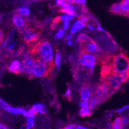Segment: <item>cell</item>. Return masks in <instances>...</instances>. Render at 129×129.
I'll list each match as a JSON object with an SVG mask.
<instances>
[{"mask_svg":"<svg viewBox=\"0 0 129 129\" xmlns=\"http://www.w3.org/2000/svg\"><path fill=\"white\" fill-rule=\"evenodd\" d=\"M28 52L34 58H40L47 62H53L52 47L47 40H40L30 45Z\"/></svg>","mask_w":129,"mask_h":129,"instance_id":"1","label":"cell"},{"mask_svg":"<svg viewBox=\"0 0 129 129\" xmlns=\"http://www.w3.org/2000/svg\"><path fill=\"white\" fill-rule=\"evenodd\" d=\"M113 73L129 77V58L122 52L114 55L112 58Z\"/></svg>","mask_w":129,"mask_h":129,"instance_id":"2","label":"cell"},{"mask_svg":"<svg viewBox=\"0 0 129 129\" xmlns=\"http://www.w3.org/2000/svg\"><path fill=\"white\" fill-rule=\"evenodd\" d=\"M35 65L33 71V76L45 77L50 75L54 68V62H47L40 58H35Z\"/></svg>","mask_w":129,"mask_h":129,"instance_id":"3","label":"cell"},{"mask_svg":"<svg viewBox=\"0 0 129 129\" xmlns=\"http://www.w3.org/2000/svg\"><path fill=\"white\" fill-rule=\"evenodd\" d=\"M128 79L129 77H127V76L119 75V74L113 73L107 78L101 80H105L106 84H108L110 89V95L112 96Z\"/></svg>","mask_w":129,"mask_h":129,"instance_id":"4","label":"cell"},{"mask_svg":"<svg viewBox=\"0 0 129 129\" xmlns=\"http://www.w3.org/2000/svg\"><path fill=\"white\" fill-rule=\"evenodd\" d=\"M97 60H98V56L95 54L90 53L83 51V50H80L77 66L94 70Z\"/></svg>","mask_w":129,"mask_h":129,"instance_id":"5","label":"cell"},{"mask_svg":"<svg viewBox=\"0 0 129 129\" xmlns=\"http://www.w3.org/2000/svg\"><path fill=\"white\" fill-rule=\"evenodd\" d=\"M97 39L99 43V45L101 47V50L105 51L106 53L108 52H116L118 50L119 47L118 44L106 32L103 36L101 35L97 37Z\"/></svg>","mask_w":129,"mask_h":129,"instance_id":"6","label":"cell"},{"mask_svg":"<svg viewBox=\"0 0 129 129\" xmlns=\"http://www.w3.org/2000/svg\"><path fill=\"white\" fill-rule=\"evenodd\" d=\"M92 94L95 95L100 101L101 104L111 96L110 95L109 87L103 80H101L100 83L94 87Z\"/></svg>","mask_w":129,"mask_h":129,"instance_id":"7","label":"cell"},{"mask_svg":"<svg viewBox=\"0 0 129 129\" xmlns=\"http://www.w3.org/2000/svg\"><path fill=\"white\" fill-rule=\"evenodd\" d=\"M93 70L79 66H76L73 70V77L74 80L82 84H85L90 79Z\"/></svg>","mask_w":129,"mask_h":129,"instance_id":"8","label":"cell"},{"mask_svg":"<svg viewBox=\"0 0 129 129\" xmlns=\"http://www.w3.org/2000/svg\"><path fill=\"white\" fill-rule=\"evenodd\" d=\"M40 30L39 28H29L24 31L23 41L25 44L32 45L37 43L40 35Z\"/></svg>","mask_w":129,"mask_h":129,"instance_id":"9","label":"cell"},{"mask_svg":"<svg viewBox=\"0 0 129 129\" xmlns=\"http://www.w3.org/2000/svg\"><path fill=\"white\" fill-rule=\"evenodd\" d=\"M22 64L25 68L27 75H28V77L32 78V77H34L33 71L35 65V58L28 52L25 55V58L22 61Z\"/></svg>","mask_w":129,"mask_h":129,"instance_id":"10","label":"cell"},{"mask_svg":"<svg viewBox=\"0 0 129 129\" xmlns=\"http://www.w3.org/2000/svg\"><path fill=\"white\" fill-rule=\"evenodd\" d=\"M80 50L93 54L98 53V55L101 53V49L99 48L98 44L92 39L86 43L80 44Z\"/></svg>","mask_w":129,"mask_h":129,"instance_id":"11","label":"cell"},{"mask_svg":"<svg viewBox=\"0 0 129 129\" xmlns=\"http://www.w3.org/2000/svg\"><path fill=\"white\" fill-rule=\"evenodd\" d=\"M12 21L15 26L21 31L24 32L25 30L28 28V23L27 21V20L24 19L19 13H16L13 16Z\"/></svg>","mask_w":129,"mask_h":129,"instance_id":"12","label":"cell"},{"mask_svg":"<svg viewBox=\"0 0 129 129\" xmlns=\"http://www.w3.org/2000/svg\"><path fill=\"white\" fill-rule=\"evenodd\" d=\"M93 91L94 88H92L91 85L86 83L83 84L80 91L81 100L84 102H88L93 94Z\"/></svg>","mask_w":129,"mask_h":129,"instance_id":"13","label":"cell"},{"mask_svg":"<svg viewBox=\"0 0 129 129\" xmlns=\"http://www.w3.org/2000/svg\"><path fill=\"white\" fill-rule=\"evenodd\" d=\"M80 116L81 117H87L90 116L92 114V111L90 110L89 104L88 102H81L80 104Z\"/></svg>","mask_w":129,"mask_h":129,"instance_id":"14","label":"cell"},{"mask_svg":"<svg viewBox=\"0 0 129 129\" xmlns=\"http://www.w3.org/2000/svg\"><path fill=\"white\" fill-rule=\"evenodd\" d=\"M60 12L61 13H65L67 14L71 15V16H76V10L74 7L70 3H65V4L61 7Z\"/></svg>","mask_w":129,"mask_h":129,"instance_id":"15","label":"cell"},{"mask_svg":"<svg viewBox=\"0 0 129 129\" xmlns=\"http://www.w3.org/2000/svg\"><path fill=\"white\" fill-rule=\"evenodd\" d=\"M20 66H21V63L20 61L18 60H14L10 63L8 68V70L10 72L13 73L18 74Z\"/></svg>","mask_w":129,"mask_h":129,"instance_id":"16","label":"cell"},{"mask_svg":"<svg viewBox=\"0 0 129 129\" xmlns=\"http://www.w3.org/2000/svg\"><path fill=\"white\" fill-rule=\"evenodd\" d=\"M120 4L121 15L129 17V0H122Z\"/></svg>","mask_w":129,"mask_h":129,"instance_id":"17","label":"cell"},{"mask_svg":"<svg viewBox=\"0 0 129 129\" xmlns=\"http://www.w3.org/2000/svg\"><path fill=\"white\" fill-rule=\"evenodd\" d=\"M86 26V24L84 23L83 22H82L81 20H78L74 24V25L72 26V28H71L70 32L71 34H76V32H78L80 30H81V28H83V27H85Z\"/></svg>","mask_w":129,"mask_h":129,"instance_id":"18","label":"cell"},{"mask_svg":"<svg viewBox=\"0 0 129 129\" xmlns=\"http://www.w3.org/2000/svg\"><path fill=\"white\" fill-rule=\"evenodd\" d=\"M88 104H89L90 110L92 111L98 105L101 104V102H100V101L99 100V99L95 95L92 94L90 99V102Z\"/></svg>","mask_w":129,"mask_h":129,"instance_id":"19","label":"cell"},{"mask_svg":"<svg viewBox=\"0 0 129 129\" xmlns=\"http://www.w3.org/2000/svg\"><path fill=\"white\" fill-rule=\"evenodd\" d=\"M32 107L34 108L35 111H37L38 113H40L41 114H45L47 113V109L46 107L43 104H35L32 106Z\"/></svg>","mask_w":129,"mask_h":129,"instance_id":"20","label":"cell"},{"mask_svg":"<svg viewBox=\"0 0 129 129\" xmlns=\"http://www.w3.org/2000/svg\"><path fill=\"white\" fill-rule=\"evenodd\" d=\"M111 128L114 129L122 128V116H119L116 118L115 120L111 124Z\"/></svg>","mask_w":129,"mask_h":129,"instance_id":"21","label":"cell"},{"mask_svg":"<svg viewBox=\"0 0 129 129\" xmlns=\"http://www.w3.org/2000/svg\"><path fill=\"white\" fill-rule=\"evenodd\" d=\"M109 11L111 13H113V14L121 15L120 3H116L112 5L110 7V8Z\"/></svg>","mask_w":129,"mask_h":129,"instance_id":"22","label":"cell"},{"mask_svg":"<svg viewBox=\"0 0 129 129\" xmlns=\"http://www.w3.org/2000/svg\"><path fill=\"white\" fill-rule=\"evenodd\" d=\"M91 38L88 36V35L85 34H80L79 36L77 37V41L80 44L86 43L90 40Z\"/></svg>","mask_w":129,"mask_h":129,"instance_id":"23","label":"cell"},{"mask_svg":"<svg viewBox=\"0 0 129 129\" xmlns=\"http://www.w3.org/2000/svg\"><path fill=\"white\" fill-rule=\"evenodd\" d=\"M23 109H21V108H14L10 107L9 109L7 110V111L11 114H22L23 111Z\"/></svg>","mask_w":129,"mask_h":129,"instance_id":"24","label":"cell"},{"mask_svg":"<svg viewBox=\"0 0 129 129\" xmlns=\"http://www.w3.org/2000/svg\"><path fill=\"white\" fill-rule=\"evenodd\" d=\"M60 62H61V53L58 50H56L55 57V64L57 70H59L60 68Z\"/></svg>","mask_w":129,"mask_h":129,"instance_id":"25","label":"cell"},{"mask_svg":"<svg viewBox=\"0 0 129 129\" xmlns=\"http://www.w3.org/2000/svg\"><path fill=\"white\" fill-rule=\"evenodd\" d=\"M17 13H19L20 14L23 16H27L30 14V10L26 7H21L17 9Z\"/></svg>","mask_w":129,"mask_h":129,"instance_id":"26","label":"cell"},{"mask_svg":"<svg viewBox=\"0 0 129 129\" xmlns=\"http://www.w3.org/2000/svg\"><path fill=\"white\" fill-rule=\"evenodd\" d=\"M27 128H32L34 127V117H28L26 121Z\"/></svg>","mask_w":129,"mask_h":129,"instance_id":"27","label":"cell"},{"mask_svg":"<svg viewBox=\"0 0 129 129\" xmlns=\"http://www.w3.org/2000/svg\"><path fill=\"white\" fill-rule=\"evenodd\" d=\"M129 125V114L122 116V128H125Z\"/></svg>","mask_w":129,"mask_h":129,"instance_id":"28","label":"cell"},{"mask_svg":"<svg viewBox=\"0 0 129 129\" xmlns=\"http://www.w3.org/2000/svg\"><path fill=\"white\" fill-rule=\"evenodd\" d=\"M10 105L9 104H7V103L3 101L2 98H0V108L2 109L5 110V111H7V110L9 109V107H10Z\"/></svg>","mask_w":129,"mask_h":129,"instance_id":"29","label":"cell"},{"mask_svg":"<svg viewBox=\"0 0 129 129\" xmlns=\"http://www.w3.org/2000/svg\"><path fill=\"white\" fill-rule=\"evenodd\" d=\"M60 18H61V21H71V20H72L74 18L75 16H71V15H63V16H60Z\"/></svg>","mask_w":129,"mask_h":129,"instance_id":"30","label":"cell"},{"mask_svg":"<svg viewBox=\"0 0 129 129\" xmlns=\"http://www.w3.org/2000/svg\"><path fill=\"white\" fill-rule=\"evenodd\" d=\"M64 34H65L64 30L60 29V30L57 32V34H56L54 38H55V39H61L63 37Z\"/></svg>","mask_w":129,"mask_h":129,"instance_id":"31","label":"cell"},{"mask_svg":"<svg viewBox=\"0 0 129 129\" xmlns=\"http://www.w3.org/2000/svg\"><path fill=\"white\" fill-rule=\"evenodd\" d=\"M129 109V105H125V106H124L123 107L121 108V109H118L116 110V111H115V112H116V113H118L119 114H121L123 113V112H125V111H126V110Z\"/></svg>","mask_w":129,"mask_h":129,"instance_id":"32","label":"cell"},{"mask_svg":"<svg viewBox=\"0 0 129 129\" xmlns=\"http://www.w3.org/2000/svg\"><path fill=\"white\" fill-rule=\"evenodd\" d=\"M64 96L65 97L66 99L68 101H71V89L70 87H68L67 90V92H65Z\"/></svg>","mask_w":129,"mask_h":129,"instance_id":"33","label":"cell"},{"mask_svg":"<svg viewBox=\"0 0 129 129\" xmlns=\"http://www.w3.org/2000/svg\"><path fill=\"white\" fill-rule=\"evenodd\" d=\"M38 114L37 111L34 109V108L32 107L29 111H28V115H29V117H34L35 116H36Z\"/></svg>","mask_w":129,"mask_h":129,"instance_id":"34","label":"cell"},{"mask_svg":"<svg viewBox=\"0 0 129 129\" xmlns=\"http://www.w3.org/2000/svg\"><path fill=\"white\" fill-rule=\"evenodd\" d=\"M78 125H75V124H68V125H66V126L63 128H66V129H78Z\"/></svg>","mask_w":129,"mask_h":129,"instance_id":"35","label":"cell"},{"mask_svg":"<svg viewBox=\"0 0 129 129\" xmlns=\"http://www.w3.org/2000/svg\"><path fill=\"white\" fill-rule=\"evenodd\" d=\"M65 0H56V5L61 7L65 4Z\"/></svg>","mask_w":129,"mask_h":129,"instance_id":"36","label":"cell"},{"mask_svg":"<svg viewBox=\"0 0 129 129\" xmlns=\"http://www.w3.org/2000/svg\"><path fill=\"white\" fill-rule=\"evenodd\" d=\"M68 27H69V21H64L63 25V30H67L68 28Z\"/></svg>","mask_w":129,"mask_h":129,"instance_id":"37","label":"cell"},{"mask_svg":"<svg viewBox=\"0 0 129 129\" xmlns=\"http://www.w3.org/2000/svg\"><path fill=\"white\" fill-rule=\"evenodd\" d=\"M3 37H4V36H3V31H2V30H0V44H3Z\"/></svg>","mask_w":129,"mask_h":129,"instance_id":"38","label":"cell"},{"mask_svg":"<svg viewBox=\"0 0 129 129\" xmlns=\"http://www.w3.org/2000/svg\"><path fill=\"white\" fill-rule=\"evenodd\" d=\"M86 3V0H76V3L78 5H83L85 4Z\"/></svg>","mask_w":129,"mask_h":129,"instance_id":"39","label":"cell"},{"mask_svg":"<svg viewBox=\"0 0 129 129\" xmlns=\"http://www.w3.org/2000/svg\"><path fill=\"white\" fill-rule=\"evenodd\" d=\"M72 37L73 34H68V36L65 37V39L67 40V41H70V40L72 39Z\"/></svg>","mask_w":129,"mask_h":129,"instance_id":"40","label":"cell"},{"mask_svg":"<svg viewBox=\"0 0 129 129\" xmlns=\"http://www.w3.org/2000/svg\"><path fill=\"white\" fill-rule=\"evenodd\" d=\"M7 128H8L7 126H6L5 125H3V124L0 123V129H7Z\"/></svg>","mask_w":129,"mask_h":129,"instance_id":"41","label":"cell"},{"mask_svg":"<svg viewBox=\"0 0 129 129\" xmlns=\"http://www.w3.org/2000/svg\"><path fill=\"white\" fill-rule=\"evenodd\" d=\"M66 1L70 3H76V0H66Z\"/></svg>","mask_w":129,"mask_h":129,"instance_id":"42","label":"cell"},{"mask_svg":"<svg viewBox=\"0 0 129 129\" xmlns=\"http://www.w3.org/2000/svg\"><path fill=\"white\" fill-rule=\"evenodd\" d=\"M72 42H71L70 41H68V45L71 46V45H72Z\"/></svg>","mask_w":129,"mask_h":129,"instance_id":"43","label":"cell"},{"mask_svg":"<svg viewBox=\"0 0 129 129\" xmlns=\"http://www.w3.org/2000/svg\"><path fill=\"white\" fill-rule=\"evenodd\" d=\"M32 1H40V0H32Z\"/></svg>","mask_w":129,"mask_h":129,"instance_id":"44","label":"cell"}]
</instances>
